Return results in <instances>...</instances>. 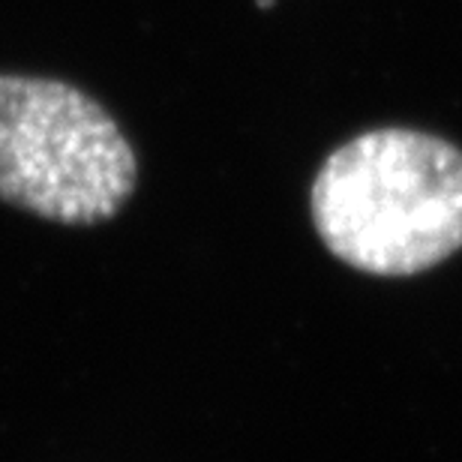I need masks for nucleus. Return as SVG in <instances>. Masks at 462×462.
Returning <instances> with one entry per match:
<instances>
[{"label":"nucleus","mask_w":462,"mask_h":462,"mask_svg":"<svg viewBox=\"0 0 462 462\" xmlns=\"http://www.w3.org/2000/svg\"><path fill=\"white\" fill-rule=\"evenodd\" d=\"M138 183L112 112L60 79L0 72V199L60 226L117 217Z\"/></svg>","instance_id":"f03ea898"},{"label":"nucleus","mask_w":462,"mask_h":462,"mask_svg":"<svg viewBox=\"0 0 462 462\" xmlns=\"http://www.w3.org/2000/svg\"><path fill=\"white\" fill-rule=\"evenodd\" d=\"M310 208L343 264L373 276L423 273L462 249V151L420 129H369L328 156Z\"/></svg>","instance_id":"f257e3e1"}]
</instances>
